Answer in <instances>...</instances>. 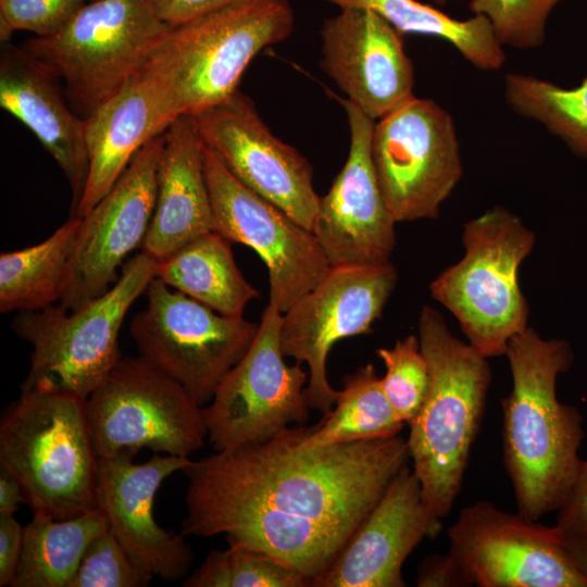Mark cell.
Segmentation results:
<instances>
[{
	"instance_id": "cell-1",
	"label": "cell",
	"mask_w": 587,
	"mask_h": 587,
	"mask_svg": "<svg viewBox=\"0 0 587 587\" xmlns=\"http://www.w3.org/2000/svg\"><path fill=\"white\" fill-rule=\"evenodd\" d=\"M303 425L214 451L182 471L185 536L224 535L311 582L378 503L410 452L400 435L313 448Z\"/></svg>"
},
{
	"instance_id": "cell-2",
	"label": "cell",
	"mask_w": 587,
	"mask_h": 587,
	"mask_svg": "<svg viewBox=\"0 0 587 587\" xmlns=\"http://www.w3.org/2000/svg\"><path fill=\"white\" fill-rule=\"evenodd\" d=\"M504 355L512 389L501 400L503 462L517 512L538 521L561 507L583 461V417L557 396L574 355L567 341L544 339L532 327L510 339Z\"/></svg>"
},
{
	"instance_id": "cell-3",
	"label": "cell",
	"mask_w": 587,
	"mask_h": 587,
	"mask_svg": "<svg viewBox=\"0 0 587 587\" xmlns=\"http://www.w3.org/2000/svg\"><path fill=\"white\" fill-rule=\"evenodd\" d=\"M419 339L429 377L424 400L408 423L407 444L423 501L442 519L462 488L491 371L487 358L455 337L429 305L420 313Z\"/></svg>"
},
{
	"instance_id": "cell-4",
	"label": "cell",
	"mask_w": 587,
	"mask_h": 587,
	"mask_svg": "<svg viewBox=\"0 0 587 587\" xmlns=\"http://www.w3.org/2000/svg\"><path fill=\"white\" fill-rule=\"evenodd\" d=\"M295 28L288 0H237L170 26L141 75L176 120L238 90L251 60Z\"/></svg>"
},
{
	"instance_id": "cell-5",
	"label": "cell",
	"mask_w": 587,
	"mask_h": 587,
	"mask_svg": "<svg viewBox=\"0 0 587 587\" xmlns=\"http://www.w3.org/2000/svg\"><path fill=\"white\" fill-rule=\"evenodd\" d=\"M0 466L21 483L33 514L64 520L98 508L86 400L48 385L22 388L1 417Z\"/></svg>"
},
{
	"instance_id": "cell-6",
	"label": "cell",
	"mask_w": 587,
	"mask_h": 587,
	"mask_svg": "<svg viewBox=\"0 0 587 587\" xmlns=\"http://www.w3.org/2000/svg\"><path fill=\"white\" fill-rule=\"evenodd\" d=\"M462 241L463 258L432 282L430 295L453 314L471 346L486 358L500 357L528 327L517 275L535 234L497 205L464 225Z\"/></svg>"
},
{
	"instance_id": "cell-7",
	"label": "cell",
	"mask_w": 587,
	"mask_h": 587,
	"mask_svg": "<svg viewBox=\"0 0 587 587\" xmlns=\"http://www.w3.org/2000/svg\"><path fill=\"white\" fill-rule=\"evenodd\" d=\"M155 267L157 261L141 251L124 263L105 294L80 309L51 304L17 312L12 327L33 348L22 388L48 385L86 400L122 358L121 326L155 277Z\"/></svg>"
},
{
	"instance_id": "cell-8",
	"label": "cell",
	"mask_w": 587,
	"mask_h": 587,
	"mask_svg": "<svg viewBox=\"0 0 587 587\" xmlns=\"http://www.w3.org/2000/svg\"><path fill=\"white\" fill-rule=\"evenodd\" d=\"M168 28L147 0H93L59 33L36 36L23 49L63 80L86 118L141 72Z\"/></svg>"
},
{
	"instance_id": "cell-9",
	"label": "cell",
	"mask_w": 587,
	"mask_h": 587,
	"mask_svg": "<svg viewBox=\"0 0 587 587\" xmlns=\"http://www.w3.org/2000/svg\"><path fill=\"white\" fill-rule=\"evenodd\" d=\"M99 458L147 448L189 458L208 439L203 407L142 357L121 358L86 399Z\"/></svg>"
},
{
	"instance_id": "cell-10",
	"label": "cell",
	"mask_w": 587,
	"mask_h": 587,
	"mask_svg": "<svg viewBox=\"0 0 587 587\" xmlns=\"http://www.w3.org/2000/svg\"><path fill=\"white\" fill-rule=\"evenodd\" d=\"M130 323L139 355L182 385L201 407L250 348L259 325L222 315L154 277Z\"/></svg>"
},
{
	"instance_id": "cell-11",
	"label": "cell",
	"mask_w": 587,
	"mask_h": 587,
	"mask_svg": "<svg viewBox=\"0 0 587 587\" xmlns=\"http://www.w3.org/2000/svg\"><path fill=\"white\" fill-rule=\"evenodd\" d=\"M282 321L283 313L268 303L250 348L203 407L214 451L263 441L307 422L309 375L301 364L285 362Z\"/></svg>"
},
{
	"instance_id": "cell-12",
	"label": "cell",
	"mask_w": 587,
	"mask_h": 587,
	"mask_svg": "<svg viewBox=\"0 0 587 587\" xmlns=\"http://www.w3.org/2000/svg\"><path fill=\"white\" fill-rule=\"evenodd\" d=\"M372 159L397 223L437 217L462 176L451 115L434 100L415 96L375 123Z\"/></svg>"
},
{
	"instance_id": "cell-13",
	"label": "cell",
	"mask_w": 587,
	"mask_h": 587,
	"mask_svg": "<svg viewBox=\"0 0 587 587\" xmlns=\"http://www.w3.org/2000/svg\"><path fill=\"white\" fill-rule=\"evenodd\" d=\"M388 261L370 265L330 267L326 275L283 313L279 332L285 357L308 365L307 399L323 414L335 405L338 390L327 378L326 362L339 340L367 334L397 284Z\"/></svg>"
},
{
	"instance_id": "cell-14",
	"label": "cell",
	"mask_w": 587,
	"mask_h": 587,
	"mask_svg": "<svg viewBox=\"0 0 587 587\" xmlns=\"http://www.w3.org/2000/svg\"><path fill=\"white\" fill-rule=\"evenodd\" d=\"M214 232L254 250L268 272L270 302L289 310L329 271L314 234L237 180L203 147Z\"/></svg>"
},
{
	"instance_id": "cell-15",
	"label": "cell",
	"mask_w": 587,
	"mask_h": 587,
	"mask_svg": "<svg viewBox=\"0 0 587 587\" xmlns=\"http://www.w3.org/2000/svg\"><path fill=\"white\" fill-rule=\"evenodd\" d=\"M449 553L480 587H587L569 559L562 533L480 500L448 529Z\"/></svg>"
},
{
	"instance_id": "cell-16",
	"label": "cell",
	"mask_w": 587,
	"mask_h": 587,
	"mask_svg": "<svg viewBox=\"0 0 587 587\" xmlns=\"http://www.w3.org/2000/svg\"><path fill=\"white\" fill-rule=\"evenodd\" d=\"M190 117L203 147L237 180L312 232L320 202L313 167L271 132L250 97L238 89Z\"/></svg>"
},
{
	"instance_id": "cell-17",
	"label": "cell",
	"mask_w": 587,
	"mask_h": 587,
	"mask_svg": "<svg viewBox=\"0 0 587 587\" xmlns=\"http://www.w3.org/2000/svg\"><path fill=\"white\" fill-rule=\"evenodd\" d=\"M163 134L139 150L112 189L80 217L62 308L74 311L105 294L127 255L142 246L155 205Z\"/></svg>"
},
{
	"instance_id": "cell-18",
	"label": "cell",
	"mask_w": 587,
	"mask_h": 587,
	"mask_svg": "<svg viewBox=\"0 0 587 587\" xmlns=\"http://www.w3.org/2000/svg\"><path fill=\"white\" fill-rule=\"evenodd\" d=\"M349 124L347 161L328 192L320 197L312 233L330 267L390 261L396 220L379 189L372 159L375 121L348 99L335 96Z\"/></svg>"
},
{
	"instance_id": "cell-19",
	"label": "cell",
	"mask_w": 587,
	"mask_h": 587,
	"mask_svg": "<svg viewBox=\"0 0 587 587\" xmlns=\"http://www.w3.org/2000/svg\"><path fill=\"white\" fill-rule=\"evenodd\" d=\"M321 68L350 102L379 120L414 97L403 34L376 12L344 8L321 28Z\"/></svg>"
},
{
	"instance_id": "cell-20",
	"label": "cell",
	"mask_w": 587,
	"mask_h": 587,
	"mask_svg": "<svg viewBox=\"0 0 587 587\" xmlns=\"http://www.w3.org/2000/svg\"><path fill=\"white\" fill-rule=\"evenodd\" d=\"M121 452L99 458L97 498L109 529L143 571L165 582L187 576L193 561L191 546L183 533L161 527L153 514L154 498L162 483L191 460L155 453L147 462L134 463Z\"/></svg>"
},
{
	"instance_id": "cell-21",
	"label": "cell",
	"mask_w": 587,
	"mask_h": 587,
	"mask_svg": "<svg viewBox=\"0 0 587 587\" xmlns=\"http://www.w3.org/2000/svg\"><path fill=\"white\" fill-rule=\"evenodd\" d=\"M441 519L422 498L409 465L394 478L332 565L311 587H404L402 566L424 538H435Z\"/></svg>"
},
{
	"instance_id": "cell-22",
	"label": "cell",
	"mask_w": 587,
	"mask_h": 587,
	"mask_svg": "<svg viewBox=\"0 0 587 587\" xmlns=\"http://www.w3.org/2000/svg\"><path fill=\"white\" fill-rule=\"evenodd\" d=\"M0 57V105L37 137L64 173L72 214L89 170L85 118L66 104L57 78L23 48L3 43Z\"/></svg>"
},
{
	"instance_id": "cell-23",
	"label": "cell",
	"mask_w": 587,
	"mask_h": 587,
	"mask_svg": "<svg viewBox=\"0 0 587 587\" xmlns=\"http://www.w3.org/2000/svg\"><path fill=\"white\" fill-rule=\"evenodd\" d=\"M173 121L141 72L99 104L85 118L89 170L71 217H84L112 189L139 150Z\"/></svg>"
},
{
	"instance_id": "cell-24",
	"label": "cell",
	"mask_w": 587,
	"mask_h": 587,
	"mask_svg": "<svg viewBox=\"0 0 587 587\" xmlns=\"http://www.w3.org/2000/svg\"><path fill=\"white\" fill-rule=\"evenodd\" d=\"M212 230L203 145L191 117L182 115L163 134L155 205L141 249L159 262Z\"/></svg>"
},
{
	"instance_id": "cell-25",
	"label": "cell",
	"mask_w": 587,
	"mask_h": 587,
	"mask_svg": "<svg viewBox=\"0 0 587 587\" xmlns=\"http://www.w3.org/2000/svg\"><path fill=\"white\" fill-rule=\"evenodd\" d=\"M229 240L212 230L157 262L155 277L228 317L259 297L238 268Z\"/></svg>"
},
{
	"instance_id": "cell-26",
	"label": "cell",
	"mask_w": 587,
	"mask_h": 587,
	"mask_svg": "<svg viewBox=\"0 0 587 587\" xmlns=\"http://www.w3.org/2000/svg\"><path fill=\"white\" fill-rule=\"evenodd\" d=\"M108 528L99 507L64 520L34 513L13 587H68L88 545Z\"/></svg>"
},
{
	"instance_id": "cell-27",
	"label": "cell",
	"mask_w": 587,
	"mask_h": 587,
	"mask_svg": "<svg viewBox=\"0 0 587 587\" xmlns=\"http://www.w3.org/2000/svg\"><path fill=\"white\" fill-rule=\"evenodd\" d=\"M80 221L70 217L43 241L1 253V313L39 310L61 300Z\"/></svg>"
},
{
	"instance_id": "cell-28",
	"label": "cell",
	"mask_w": 587,
	"mask_h": 587,
	"mask_svg": "<svg viewBox=\"0 0 587 587\" xmlns=\"http://www.w3.org/2000/svg\"><path fill=\"white\" fill-rule=\"evenodd\" d=\"M339 9L364 8L380 15L401 34H421L451 43L470 63L484 71L502 67L505 54L489 20L474 15L457 20L417 0H326Z\"/></svg>"
},
{
	"instance_id": "cell-29",
	"label": "cell",
	"mask_w": 587,
	"mask_h": 587,
	"mask_svg": "<svg viewBox=\"0 0 587 587\" xmlns=\"http://www.w3.org/2000/svg\"><path fill=\"white\" fill-rule=\"evenodd\" d=\"M402 422L389 403L373 364L344 377L335 408L313 427H304L302 444L320 448L399 435Z\"/></svg>"
},
{
	"instance_id": "cell-30",
	"label": "cell",
	"mask_w": 587,
	"mask_h": 587,
	"mask_svg": "<svg viewBox=\"0 0 587 587\" xmlns=\"http://www.w3.org/2000/svg\"><path fill=\"white\" fill-rule=\"evenodd\" d=\"M504 97L517 114L537 121L577 155L587 158V74L574 88L525 74L504 78Z\"/></svg>"
},
{
	"instance_id": "cell-31",
	"label": "cell",
	"mask_w": 587,
	"mask_h": 587,
	"mask_svg": "<svg viewBox=\"0 0 587 587\" xmlns=\"http://www.w3.org/2000/svg\"><path fill=\"white\" fill-rule=\"evenodd\" d=\"M184 587H304L309 580L252 549L230 546L212 550L186 578Z\"/></svg>"
},
{
	"instance_id": "cell-32",
	"label": "cell",
	"mask_w": 587,
	"mask_h": 587,
	"mask_svg": "<svg viewBox=\"0 0 587 587\" xmlns=\"http://www.w3.org/2000/svg\"><path fill=\"white\" fill-rule=\"evenodd\" d=\"M377 357L386 372L383 390L399 419L409 423L417 413L428 386V365L419 336L408 335L391 348H379Z\"/></svg>"
},
{
	"instance_id": "cell-33",
	"label": "cell",
	"mask_w": 587,
	"mask_h": 587,
	"mask_svg": "<svg viewBox=\"0 0 587 587\" xmlns=\"http://www.w3.org/2000/svg\"><path fill=\"white\" fill-rule=\"evenodd\" d=\"M562 0H471L474 15L487 17L502 46L517 49L539 47L546 37L551 11Z\"/></svg>"
},
{
	"instance_id": "cell-34",
	"label": "cell",
	"mask_w": 587,
	"mask_h": 587,
	"mask_svg": "<svg viewBox=\"0 0 587 587\" xmlns=\"http://www.w3.org/2000/svg\"><path fill=\"white\" fill-rule=\"evenodd\" d=\"M152 578L108 528L88 545L68 587H143Z\"/></svg>"
},
{
	"instance_id": "cell-35",
	"label": "cell",
	"mask_w": 587,
	"mask_h": 587,
	"mask_svg": "<svg viewBox=\"0 0 587 587\" xmlns=\"http://www.w3.org/2000/svg\"><path fill=\"white\" fill-rule=\"evenodd\" d=\"M93 0H0V40L10 41L17 30L37 37L59 33L86 4Z\"/></svg>"
},
{
	"instance_id": "cell-36",
	"label": "cell",
	"mask_w": 587,
	"mask_h": 587,
	"mask_svg": "<svg viewBox=\"0 0 587 587\" xmlns=\"http://www.w3.org/2000/svg\"><path fill=\"white\" fill-rule=\"evenodd\" d=\"M415 584L420 587H463L474 585L466 571L451 553L426 557L417 569Z\"/></svg>"
},
{
	"instance_id": "cell-37",
	"label": "cell",
	"mask_w": 587,
	"mask_h": 587,
	"mask_svg": "<svg viewBox=\"0 0 587 587\" xmlns=\"http://www.w3.org/2000/svg\"><path fill=\"white\" fill-rule=\"evenodd\" d=\"M555 526L563 533L587 535V458L561 507Z\"/></svg>"
},
{
	"instance_id": "cell-38",
	"label": "cell",
	"mask_w": 587,
	"mask_h": 587,
	"mask_svg": "<svg viewBox=\"0 0 587 587\" xmlns=\"http://www.w3.org/2000/svg\"><path fill=\"white\" fill-rule=\"evenodd\" d=\"M24 529L14 514L0 515V586H13L21 560Z\"/></svg>"
},
{
	"instance_id": "cell-39",
	"label": "cell",
	"mask_w": 587,
	"mask_h": 587,
	"mask_svg": "<svg viewBox=\"0 0 587 587\" xmlns=\"http://www.w3.org/2000/svg\"><path fill=\"white\" fill-rule=\"evenodd\" d=\"M153 12L174 26L237 0H147Z\"/></svg>"
},
{
	"instance_id": "cell-40",
	"label": "cell",
	"mask_w": 587,
	"mask_h": 587,
	"mask_svg": "<svg viewBox=\"0 0 587 587\" xmlns=\"http://www.w3.org/2000/svg\"><path fill=\"white\" fill-rule=\"evenodd\" d=\"M21 503H26L21 483L0 466V515L14 514Z\"/></svg>"
},
{
	"instance_id": "cell-41",
	"label": "cell",
	"mask_w": 587,
	"mask_h": 587,
	"mask_svg": "<svg viewBox=\"0 0 587 587\" xmlns=\"http://www.w3.org/2000/svg\"><path fill=\"white\" fill-rule=\"evenodd\" d=\"M561 533L569 559L587 582V535Z\"/></svg>"
},
{
	"instance_id": "cell-42",
	"label": "cell",
	"mask_w": 587,
	"mask_h": 587,
	"mask_svg": "<svg viewBox=\"0 0 587 587\" xmlns=\"http://www.w3.org/2000/svg\"><path fill=\"white\" fill-rule=\"evenodd\" d=\"M437 4H445L448 0H433Z\"/></svg>"
}]
</instances>
